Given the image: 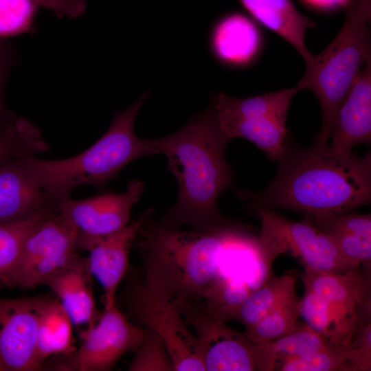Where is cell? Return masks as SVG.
Segmentation results:
<instances>
[{
  "instance_id": "1",
  "label": "cell",
  "mask_w": 371,
  "mask_h": 371,
  "mask_svg": "<svg viewBox=\"0 0 371 371\" xmlns=\"http://www.w3.org/2000/svg\"><path fill=\"white\" fill-rule=\"evenodd\" d=\"M135 240L143 284L188 326L235 319L241 304L271 276L275 258L247 226L229 220L208 227L168 226L144 211Z\"/></svg>"
},
{
  "instance_id": "2",
  "label": "cell",
  "mask_w": 371,
  "mask_h": 371,
  "mask_svg": "<svg viewBox=\"0 0 371 371\" xmlns=\"http://www.w3.org/2000/svg\"><path fill=\"white\" fill-rule=\"evenodd\" d=\"M273 181L263 190L236 189L251 209L315 216L355 210L371 201V153L343 155L328 143L302 148L287 139Z\"/></svg>"
},
{
  "instance_id": "3",
  "label": "cell",
  "mask_w": 371,
  "mask_h": 371,
  "mask_svg": "<svg viewBox=\"0 0 371 371\" xmlns=\"http://www.w3.org/2000/svg\"><path fill=\"white\" fill-rule=\"evenodd\" d=\"M156 154H163L178 184L175 204L159 219L168 226L208 227L227 219L218 211L223 191L234 189L225 157L229 141L220 131L210 105L176 132L150 139Z\"/></svg>"
},
{
  "instance_id": "4",
  "label": "cell",
  "mask_w": 371,
  "mask_h": 371,
  "mask_svg": "<svg viewBox=\"0 0 371 371\" xmlns=\"http://www.w3.org/2000/svg\"><path fill=\"white\" fill-rule=\"evenodd\" d=\"M147 97L146 92L128 109L116 113L106 132L76 156L43 159L27 154L18 157L30 179L58 204L69 197L74 188L83 185L102 188L132 161L156 154L150 139L133 133L135 119Z\"/></svg>"
},
{
  "instance_id": "5",
  "label": "cell",
  "mask_w": 371,
  "mask_h": 371,
  "mask_svg": "<svg viewBox=\"0 0 371 371\" xmlns=\"http://www.w3.org/2000/svg\"><path fill=\"white\" fill-rule=\"evenodd\" d=\"M334 39L306 66L298 91L307 89L317 98L322 122L314 142L327 144L337 111L358 75L371 61V0H352Z\"/></svg>"
},
{
  "instance_id": "6",
  "label": "cell",
  "mask_w": 371,
  "mask_h": 371,
  "mask_svg": "<svg viewBox=\"0 0 371 371\" xmlns=\"http://www.w3.org/2000/svg\"><path fill=\"white\" fill-rule=\"evenodd\" d=\"M295 86L249 98H234L224 93L211 96L215 120L223 135L229 142L245 139L273 161H278L288 139L286 116Z\"/></svg>"
},
{
  "instance_id": "7",
  "label": "cell",
  "mask_w": 371,
  "mask_h": 371,
  "mask_svg": "<svg viewBox=\"0 0 371 371\" xmlns=\"http://www.w3.org/2000/svg\"><path fill=\"white\" fill-rule=\"evenodd\" d=\"M145 333L146 329L131 322L116 305L105 308L92 325L78 330V348L47 358L41 370H110L124 354L136 350Z\"/></svg>"
},
{
  "instance_id": "8",
  "label": "cell",
  "mask_w": 371,
  "mask_h": 371,
  "mask_svg": "<svg viewBox=\"0 0 371 371\" xmlns=\"http://www.w3.org/2000/svg\"><path fill=\"white\" fill-rule=\"evenodd\" d=\"M260 216V238L276 258L289 254L305 269L342 273L361 267L345 256L332 239L307 217L298 222L278 214L274 210L254 208Z\"/></svg>"
},
{
  "instance_id": "9",
  "label": "cell",
  "mask_w": 371,
  "mask_h": 371,
  "mask_svg": "<svg viewBox=\"0 0 371 371\" xmlns=\"http://www.w3.org/2000/svg\"><path fill=\"white\" fill-rule=\"evenodd\" d=\"M77 236V227L58 210L27 236L17 261L0 284L21 289L43 285L76 253Z\"/></svg>"
},
{
  "instance_id": "10",
  "label": "cell",
  "mask_w": 371,
  "mask_h": 371,
  "mask_svg": "<svg viewBox=\"0 0 371 371\" xmlns=\"http://www.w3.org/2000/svg\"><path fill=\"white\" fill-rule=\"evenodd\" d=\"M125 315L153 330L163 341L175 371L202 370L200 344L179 313L143 284L130 283L124 294Z\"/></svg>"
},
{
  "instance_id": "11",
  "label": "cell",
  "mask_w": 371,
  "mask_h": 371,
  "mask_svg": "<svg viewBox=\"0 0 371 371\" xmlns=\"http://www.w3.org/2000/svg\"><path fill=\"white\" fill-rule=\"evenodd\" d=\"M45 295L0 297V371L41 370L36 357V335Z\"/></svg>"
},
{
  "instance_id": "12",
  "label": "cell",
  "mask_w": 371,
  "mask_h": 371,
  "mask_svg": "<svg viewBox=\"0 0 371 371\" xmlns=\"http://www.w3.org/2000/svg\"><path fill=\"white\" fill-rule=\"evenodd\" d=\"M144 190L142 181L132 179L123 192H106L82 200L67 197L58 203V208L77 227L79 234L104 236L129 223L132 207Z\"/></svg>"
},
{
  "instance_id": "13",
  "label": "cell",
  "mask_w": 371,
  "mask_h": 371,
  "mask_svg": "<svg viewBox=\"0 0 371 371\" xmlns=\"http://www.w3.org/2000/svg\"><path fill=\"white\" fill-rule=\"evenodd\" d=\"M144 216V212L137 220L104 236H91L78 232L76 248L88 252L89 270L104 290L105 308L116 305V291L128 270L130 251Z\"/></svg>"
},
{
  "instance_id": "14",
  "label": "cell",
  "mask_w": 371,
  "mask_h": 371,
  "mask_svg": "<svg viewBox=\"0 0 371 371\" xmlns=\"http://www.w3.org/2000/svg\"><path fill=\"white\" fill-rule=\"evenodd\" d=\"M304 289L325 300L354 332L370 320V271L361 267L338 273L305 269Z\"/></svg>"
},
{
  "instance_id": "15",
  "label": "cell",
  "mask_w": 371,
  "mask_h": 371,
  "mask_svg": "<svg viewBox=\"0 0 371 371\" xmlns=\"http://www.w3.org/2000/svg\"><path fill=\"white\" fill-rule=\"evenodd\" d=\"M262 45L261 32L256 21L240 11L220 16L212 25L208 47L212 57L221 65L232 69H244L258 57Z\"/></svg>"
},
{
  "instance_id": "16",
  "label": "cell",
  "mask_w": 371,
  "mask_h": 371,
  "mask_svg": "<svg viewBox=\"0 0 371 371\" xmlns=\"http://www.w3.org/2000/svg\"><path fill=\"white\" fill-rule=\"evenodd\" d=\"M329 145L336 152L348 155L359 144L371 143V61L361 71L335 122Z\"/></svg>"
},
{
  "instance_id": "17",
  "label": "cell",
  "mask_w": 371,
  "mask_h": 371,
  "mask_svg": "<svg viewBox=\"0 0 371 371\" xmlns=\"http://www.w3.org/2000/svg\"><path fill=\"white\" fill-rule=\"evenodd\" d=\"M193 328L200 344L205 370H256L253 345L245 333L221 322H205Z\"/></svg>"
},
{
  "instance_id": "18",
  "label": "cell",
  "mask_w": 371,
  "mask_h": 371,
  "mask_svg": "<svg viewBox=\"0 0 371 371\" xmlns=\"http://www.w3.org/2000/svg\"><path fill=\"white\" fill-rule=\"evenodd\" d=\"M92 278L87 257L76 253L43 283L56 294L73 325L80 328L92 325L98 317Z\"/></svg>"
},
{
  "instance_id": "19",
  "label": "cell",
  "mask_w": 371,
  "mask_h": 371,
  "mask_svg": "<svg viewBox=\"0 0 371 371\" xmlns=\"http://www.w3.org/2000/svg\"><path fill=\"white\" fill-rule=\"evenodd\" d=\"M56 207L30 179L19 158L0 163V223L25 220Z\"/></svg>"
},
{
  "instance_id": "20",
  "label": "cell",
  "mask_w": 371,
  "mask_h": 371,
  "mask_svg": "<svg viewBox=\"0 0 371 371\" xmlns=\"http://www.w3.org/2000/svg\"><path fill=\"white\" fill-rule=\"evenodd\" d=\"M304 216L326 234L345 256L359 263L364 271H370V214H362L352 210Z\"/></svg>"
},
{
  "instance_id": "21",
  "label": "cell",
  "mask_w": 371,
  "mask_h": 371,
  "mask_svg": "<svg viewBox=\"0 0 371 371\" xmlns=\"http://www.w3.org/2000/svg\"><path fill=\"white\" fill-rule=\"evenodd\" d=\"M250 16L258 23L282 37L304 58L308 65L313 54L306 48V30L317 24L303 15L293 0H239Z\"/></svg>"
},
{
  "instance_id": "22",
  "label": "cell",
  "mask_w": 371,
  "mask_h": 371,
  "mask_svg": "<svg viewBox=\"0 0 371 371\" xmlns=\"http://www.w3.org/2000/svg\"><path fill=\"white\" fill-rule=\"evenodd\" d=\"M331 343L304 322H298L285 335L267 343L252 344L256 370H277L284 361L311 355Z\"/></svg>"
},
{
  "instance_id": "23",
  "label": "cell",
  "mask_w": 371,
  "mask_h": 371,
  "mask_svg": "<svg viewBox=\"0 0 371 371\" xmlns=\"http://www.w3.org/2000/svg\"><path fill=\"white\" fill-rule=\"evenodd\" d=\"M87 0H0V38L31 32L40 8L58 17L76 18L86 9Z\"/></svg>"
},
{
  "instance_id": "24",
  "label": "cell",
  "mask_w": 371,
  "mask_h": 371,
  "mask_svg": "<svg viewBox=\"0 0 371 371\" xmlns=\"http://www.w3.org/2000/svg\"><path fill=\"white\" fill-rule=\"evenodd\" d=\"M72 322L59 300L48 295L41 305L38 317L36 357L42 366L47 358L72 352Z\"/></svg>"
},
{
  "instance_id": "25",
  "label": "cell",
  "mask_w": 371,
  "mask_h": 371,
  "mask_svg": "<svg viewBox=\"0 0 371 371\" xmlns=\"http://www.w3.org/2000/svg\"><path fill=\"white\" fill-rule=\"evenodd\" d=\"M299 315L304 323L330 341L347 346L353 331L322 297L305 289L299 302Z\"/></svg>"
},
{
  "instance_id": "26",
  "label": "cell",
  "mask_w": 371,
  "mask_h": 371,
  "mask_svg": "<svg viewBox=\"0 0 371 371\" xmlns=\"http://www.w3.org/2000/svg\"><path fill=\"white\" fill-rule=\"evenodd\" d=\"M295 292V280L291 274L271 276L241 304L235 319L247 329Z\"/></svg>"
},
{
  "instance_id": "27",
  "label": "cell",
  "mask_w": 371,
  "mask_h": 371,
  "mask_svg": "<svg viewBox=\"0 0 371 371\" xmlns=\"http://www.w3.org/2000/svg\"><path fill=\"white\" fill-rule=\"evenodd\" d=\"M300 298L296 292L252 326L245 334L252 344L271 341L291 333L298 323Z\"/></svg>"
},
{
  "instance_id": "28",
  "label": "cell",
  "mask_w": 371,
  "mask_h": 371,
  "mask_svg": "<svg viewBox=\"0 0 371 371\" xmlns=\"http://www.w3.org/2000/svg\"><path fill=\"white\" fill-rule=\"evenodd\" d=\"M47 149L39 131L25 118L15 117L0 131V163L23 155H34Z\"/></svg>"
},
{
  "instance_id": "29",
  "label": "cell",
  "mask_w": 371,
  "mask_h": 371,
  "mask_svg": "<svg viewBox=\"0 0 371 371\" xmlns=\"http://www.w3.org/2000/svg\"><path fill=\"white\" fill-rule=\"evenodd\" d=\"M57 212L58 207L25 220L0 223V281L17 261L27 236Z\"/></svg>"
},
{
  "instance_id": "30",
  "label": "cell",
  "mask_w": 371,
  "mask_h": 371,
  "mask_svg": "<svg viewBox=\"0 0 371 371\" xmlns=\"http://www.w3.org/2000/svg\"><path fill=\"white\" fill-rule=\"evenodd\" d=\"M277 371H348L346 346L331 343L311 355L284 361Z\"/></svg>"
},
{
  "instance_id": "31",
  "label": "cell",
  "mask_w": 371,
  "mask_h": 371,
  "mask_svg": "<svg viewBox=\"0 0 371 371\" xmlns=\"http://www.w3.org/2000/svg\"><path fill=\"white\" fill-rule=\"evenodd\" d=\"M129 371H172L174 366L168 350L159 336L151 328L135 351Z\"/></svg>"
},
{
  "instance_id": "32",
  "label": "cell",
  "mask_w": 371,
  "mask_h": 371,
  "mask_svg": "<svg viewBox=\"0 0 371 371\" xmlns=\"http://www.w3.org/2000/svg\"><path fill=\"white\" fill-rule=\"evenodd\" d=\"M348 371L371 370V322L360 325L346 346Z\"/></svg>"
},
{
  "instance_id": "33",
  "label": "cell",
  "mask_w": 371,
  "mask_h": 371,
  "mask_svg": "<svg viewBox=\"0 0 371 371\" xmlns=\"http://www.w3.org/2000/svg\"><path fill=\"white\" fill-rule=\"evenodd\" d=\"M16 60L12 46L4 38H0V131L15 117L5 107L3 91L8 76Z\"/></svg>"
},
{
  "instance_id": "34",
  "label": "cell",
  "mask_w": 371,
  "mask_h": 371,
  "mask_svg": "<svg viewBox=\"0 0 371 371\" xmlns=\"http://www.w3.org/2000/svg\"><path fill=\"white\" fill-rule=\"evenodd\" d=\"M308 8L320 13H334L346 10L352 0H299Z\"/></svg>"
}]
</instances>
